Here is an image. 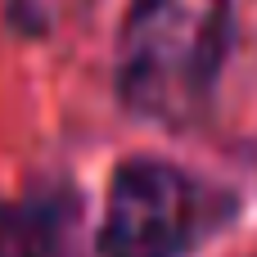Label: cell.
<instances>
[{
  "label": "cell",
  "instance_id": "7a4b0ae2",
  "mask_svg": "<svg viewBox=\"0 0 257 257\" xmlns=\"http://www.w3.org/2000/svg\"><path fill=\"white\" fill-rule=\"evenodd\" d=\"M217 226V194L163 158H126L108 181L99 257H185Z\"/></svg>",
  "mask_w": 257,
  "mask_h": 257
},
{
  "label": "cell",
  "instance_id": "6da1fadb",
  "mask_svg": "<svg viewBox=\"0 0 257 257\" xmlns=\"http://www.w3.org/2000/svg\"><path fill=\"white\" fill-rule=\"evenodd\" d=\"M230 45V0H131L117 36V95L149 122L203 113Z\"/></svg>",
  "mask_w": 257,
  "mask_h": 257
},
{
  "label": "cell",
  "instance_id": "3957f363",
  "mask_svg": "<svg viewBox=\"0 0 257 257\" xmlns=\"http://www.w3.org/2000/svg\"><path fill=\"white\" fill-rule=\"evenodd\" d=\"M63 208L0 203V257H63Z\"/></svg>",
  "mask_w": 257,
  "mask_h": 257
}]
</instances>
